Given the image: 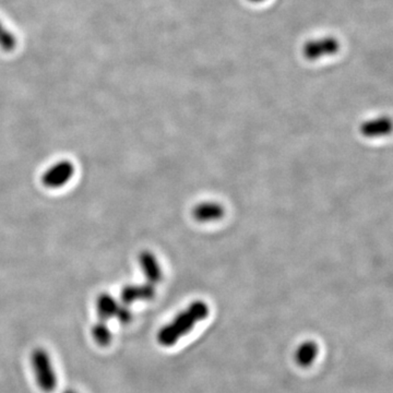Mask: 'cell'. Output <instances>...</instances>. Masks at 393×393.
<instances>
[{
    "mask_svg": "<svg viewBox=\"0 0 393 393\" xmlns=\"http://www.w3.org/2000/svg\"><path fill=\"white\" fill-rule=\"evenodd\" d=\"M209 314L208 306L204 302H194L187 312H180L170 324H167L157 334V341L164 347H171L176 343L182 335L188 333L194 324Z\"/></svg>",
    "mask_w": 393,
    "mask_h": 393,
    "instance_id": "6da1fadb",
    "label": "cell"
},
{
    "mask_svg": "<svg viewBox=\"0 0 393 393\" xmlns=\"http://www.w3.org/2000/svg\"><path fill=\"white\" fill-rule=\"evenodd\" d=\"M31 361L41 389L46 392L54 390L56 388L57 377L47 352L43 349H34Z\"/></svg>",
    "mask_w": 393,
    "mask_h": 393,
    "instance_id": "7a4b0ae2",
    "label": "cell"
},
{
    "mask_svg": "<svg viewBox=\"0 0 393 393\" xmlns=\"http://www.w3.org/2000/svg\"><path fill=\"white\" fill-rule=\"evenodd\" d=\"M341 44L339 39L334 36L318 37L305 42L302 47V54L310 62H316L324 57L338 54Z\"/></svg>",
    "mask_w": 393,
    "mask_h": 393,
    "instance_id": "3957f363",
    "label": "cell"
},
{
    "mask_svg": "<svg viewBox=\"0 0 393 393\" xmlns=\"http://www.w3.org/2000/svg\"><path fill=\"white\" fill-rule=\"evenodd\" d=\"M74 173L72 163L68 161L57 163L43 175V184L48 188H59L72 180Z\"/></svg>",
    "mask_w": 393,
    "mask_h": 393,
    "instance_id": "277c9868",
    "label": "cell"
},
{
    "mask_svg": "<svg viewBox=\"0 0 393 393\" xmlns=\"http://www.w3.org/2000/svg\"><path fill=\"white\" fill-rule=\"evenodd\" d=\"M155 291L152 284L131 285L121 291V302L125 306L135 300H149L154 298Z\"/></svg>",
    "mask_w": 393,
    "mask_h": 393,
    "instance_id": "5b68a950",
    "label": "cell"
},
{
    "mask_svg": "<svg viewBox=\"0 0 393 393\" xmlns=\"http://www.w3.org/2000/svg\"><path fill=\"white\" fill-rule=\"evenodd\" d=\"M141 267H142L143 272L147 278V281L150 284L160 282L162 278V272H161L160 265L157 262L154 255L147 251H143L139 257Z\"/></svg>",
    "mask_w": 393,
    "mask_h": 393,
    "instance_id": "8992f818",
    "label": "cell"
},
{
    "mask_svg": "<svg viewBox=\"0 0 393 393\" xmlns=\"http://www.w3.org/2000/svg\"><path fill=\"white\" fill-rule=\"evenodd\" d=\"M98 317L102 321H107L111 318L116 317L121 306L112 298L111 295L102 294L96 302Z\"/></svg>",
    "mask_w": 393,
    "mask_h": 393,
    "instance_id": "52a82bcc",
    "label": "cell"
},
{
    "mask_svg": "<svg viewBox=\"0 0 393 393\" xmlns=\"http://www.w3.org/2000/svg\"><path fill=\"white\" fill-rule=\"evenodd\" d=\"M361 133L365 137H379L388 135L391 131V121L389 118L381 117L373 121H366L361 125Z\"/></svg>",
    "mask_w": 393,
    "mask_h": 393,
    "instance_id": "ba28073f",
    "label": "cell"
},
{
    "mask_svg": "<svg viewBox=\"0 0 393 393\" xmlns=\"http://www.w3.org/2000/svg\"><path fill=\"white\" fill-rule=\"evenodd\" d=\"M194 215L198 221H215L224 215V210L220 204H202L194 209Z\"/></svg>",
    "mask_w": 393,
    "mask_h": 393,
    "instance_id": "9c48e42d",
    "label": "cell"
},
{
    "mask_svg": "<svg viewBox=\"0 0 393 393\" xmlns=\"http://www.w3.org/2000/svg\"><path fill=\"white\" fill-rule=\"evenodd\" d=\"M318 354L317 344L314 342H305L298 347V352L295 354V359L298 365L302 367H308L312 365Z\"/></svg>",
    "mask_w": 393,
    "mask_h": 393,
    "instance_id": "30bf717a",
    "label": "cell"
},
{
    "mask_svg": "<svg viewBox=\"0 0 393 393\" xmlns=\"http://www.w3.org/2000/svg\"><path fill=\"white\" fill-rule=\"evenodd\" d=\"M92 335L96 343L101 347H106L108 344L111 343L112 333L109 328L107 327L106 321H100L94 326L92 329Z\"/></svg>",
    "mask_w": 393,
    "mask_h": 393,
    "instance_id": "8fae6325",
    "label": "cell"
},
{
    "mask_svg": "<svg viewBox=\"0 0 393 393\" xmlns=\"http://www.w3.org/2000/svg\"><path fill=\"white\" fill-rule=\"evenodd\" d=\"M116 318H117L121 324H128V322H131V319H133V314H131V310L128 309L125 305H124V306H121V308L118 310Z\"/></svg>",
    "mask_w": 393,
    "mask_h": 393,
    "instance_id": "7c38bea8",
    "label": "cell"
},
{
    "mask_svg": "<svg viewBox=\"0 0 393 393\" xmlns=\"http://www.w3.org/2000/svg\"><path fill=\"white\" fill-rule=\"evenodd\" d=\"M251 3H262V1H265V0H248Z\"/></svg>",
    "mask_w": 393,
    "mask_h": 393,
    "instance_id": "4fadbf2b",
    "label": "cell"
},
{
    "mask_svg": "<svg viewBox=\"0 0 393 393\" xmlns=\"http://www.w3.org/2000/svg\"><path fill=\"white\" fill-rule=\"evenodd\" d=\"M64 393H76V391L74 390H66Z\"/></svg>",
    "mask_w": 393,
    "mask_h": 393,
    "instance_id": "5bb4252c",
    "label": "cell"
}]
</instances>
